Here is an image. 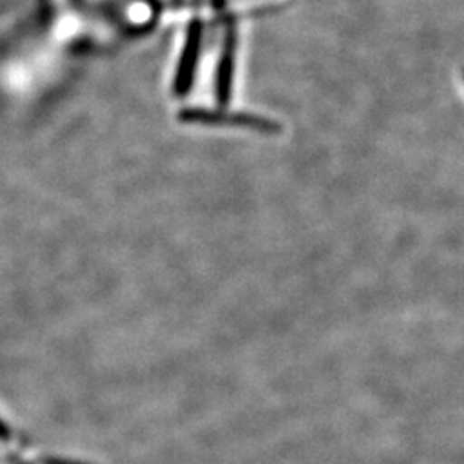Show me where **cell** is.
<instances>
[{"mask_svg":"<svg viewBox=\"0 0 464 464\" xmlns=\"http://www.w3.org/2000/svg\"><path fill=\"white\" fill-rule=\"evenodd\" d=\"M179 119L189 124H207V126H232V128H246L253 131H262L266 134L281 133L279 122L266 117L253 116V114H239V112H222V111H203V109H186Z\"/></svg>","mask_w":464,"mask_h":464,"instance_id":"6da1fadb","label":"cell"},{"mask_svg":"<svg viewBox=\"0 0 464 464\" xmlns=\"http://www.w3.org/2000/svg\"><path fill=\"white\" fill-rule=\"evenodd\" d=\"M201 21L195 19L189 28H188V36L184 44L183 55L178 67V74L174 80V92L178 95H186L188 90L193 86V78L197 72V64H198L199 45H201Z\"/></svg>","mask_w":464,"mask_h":464,"instance_id":"7a4b0ae2","label":"cell"},{"mask_svg":"<svg viewBox=\"0 0 464 464\" xmlns=\"http://www.w3.org/2000/svg\"><path fill=\"white\" fill-rule=\"evenodd\" d=\"M236 44L237 36L234 28H227L224 52L220 57V64L217 71V100L220 105H227L231 100L232 74H234V61H236Z\"/></svg>","mask_w":464,"mask_h":464,"instance_id":"3957f363","label":"cell"}]
</instances>
